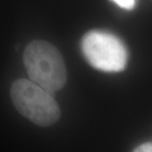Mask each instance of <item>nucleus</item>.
<instances>
[{"label": "nucleus", "mask_w": 152, "mask_h": 152, "mask_svg": "<svg viewBox=\"0 0 152 152\" xmlns=\"http://www.w3.org/2000/svg\"><path fill=\"white\" fill-rule=\"evenodd\" d=\"M24 64L31 81L49 92L62 89L67 80L64 58L53 45L37 40L28 44L23 56Z\"/></svg>", "instance_id": "nucleus-1"}, {"label": "nucleus", "mask_w": 152, "mask_h": 152, "mask_svg": "<svg viewBox=\"0 0 152 152\" xmlns=\"http://www.w3.org/2000/svg\"><path fill=\"white\" fill-rule=\"evenodd\" d=\"M10 96L18 112L35 124L47 127L59 118L60 109L56 101L35 82L17 80L11 86Z\"/></svg>", "instance_id": "nucleus-2"}, {"label": "nucleus", "mask_w": 152, "mask_h": 152, "mask_svg": "<svg viewBox=\"0 0 152 152\" xmlns=\"http://www.w3.org/2000/svg\"><path fill=\"white\" fill-rule=\"evenodd\" d=\"M83 54L93 68L114 73L124 70L128 61L124 44L113 34L99 31L86 33L82 39Z\"/></svg>", "instance_id": "nucleus-3"}, {"label": "nucleus", "mask_w": 152, "mask_h": 152, "mask_svg": "<svg viewBox=\"0 0 152 152\" xmlns=\"http://www.w3.org/2000/svg\"><path fill=\"white\" fill-rule=\"evenodd\" d=\"M111 1L113 2L118 6H119L120 8L127 10H133L136 4V0H111Z\"/></svg>", "instance_id": "nucleus-4"}, {"label": "nucleus", "mask_w": 152, "mask_h": 152, "mask_svg": "<svg viewBox=\"0 0 152 152\" xmlns=\"http://www.w3.org/2000/svg\"><path fill=\"white\" fill-rule=\"evenodd\" d=\"M133 152H152V143H145L138 146Z\"/></svg>", "instance_id": "nucleus-5"}]
</instances>
